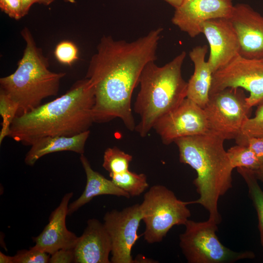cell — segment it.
<instances>
[{"label": "cell", "mask_w": 263, "mask_h": 263, "mask_svg": "<svg viewBox=\"0 0 263 263\" xmlns=\"http://www.w3.org/2000/svg\"><path fill=\"white\" fill-rule=\"evenodd\" d=\"M161 27L132 41L103 36L90 60L85 78L93 90L94 122L120 118L130 131L136 125L131 100L144 67L155 61Z\"/></svg>", "instance_id": "1"}, {"label": "cell", "mask_w": 263, "mask_h": 263, "mask_svg": "<svg viewBox=\"0 0 263 263\" xmlns=\"http://www.w3.org/2000/svg\"><path fill=\"white\" fill-rule=\"evenodd\" d=\"M94 96L87 78L76 81L64 94L17 116L9 135L26 146L47 136H71L89 131L94 122Z\"/></svg>", "instance_id": "2"}, {"label": "cell", "mask_w": 263, "mask_h": 263, "mask_svg": "<svg viewBox=\"0 0 263 263\" xmlns=\"http://www.w3.org/2000/svg\"><path fill=\"white\" fill-rule=\"evenodd\" d=\"M224 141L209 131L174 141L179 150L180 161L197 172L193 183L199 198L189 204H198L204 207L209 213L208 219L217 225L221 222L218 201L232 187L233 169L224 149Z\"/></svg>", "instance_id": "3"}, {"label": "cell", "mask_w": 263, "mask_h": 263, "mask_svg": "<svg viewBox=\"0 0 263 263\" xmlns=\"http://www.w3.org/2000/svg\"><path fill=\"white\" fill-rule=\"evenodd\" d=\"M186 56V53L182 51L163 66L151 61L142 71L133 107L140 117L134 130L140 136H147L159 118L187 98L188 82L182 75Z\"/></svg>", "instance_id": "4"}, {"label": "cell", "mask_w": 263, "mask_h": 263, "mask_svg": "<svg viewBox=\"0 0 263 263\" xmlns=\"http://www.w3.org/2000/svg\"><path fill=\"white\" fill-rule=\"evenodd\" d=\"M25 47L17 68L12 74L0 78V91L18 106L19 116L40 106L42 101L57 94L64 72H54L35 42L30 31L25 27L21 31Z\"/></svg>", "instance_id": "5"}, {"label": "cell", "mask_w": 263, "mask_h": 263, "mask_svg": "<svg viewBox=\"0 0 263 263\" xmlns=\"http://www.w3.org/2000/svg\"><path fill=\"white\" fill-rule=\"evenodd\" d=\"M188 204L178 199L165 186L150 187L140 204L145 224V240L149 244L160 242L173 226L184 225L191 215Z\"/></svg>", "instance_id": "6"}, {"label": "cell", "mask_w": 263, "mask_h": 263, "mask_svg": "<svg viewBox=\"0 0 263 263\" xmlns=\"http://www.w3.org/2000/svg\"><path fill=\"white\" fill-rule=\"evenodd\" d=\"M217 224L207 219L205 222L188 220L185 231L179 236L180 246L189 263H232L253 259L250 251L236 252L223 244L216 235Z\"/></svg>", "instance_id": "7"}, {"label": "cell", "mask_w": 263, "mask_h": 263, "mask_svg": "<svg viewBox=\"0 0 263 263\" xmlns=\"http://www.w3.org/2000/svg\"><path fill=\"white\" fill-rule=\"evenodd\" d=\"M240 88L229 87L209 94L204 109L209 131L223 139H237L251 108Z\"/></svg>", "instance_id": "8"}, {"label": "cell", "mask_w": 263, "mask_h": 263, "mask_svg": "<svg viewBox=\"0 0 263 263\" xmlns=\"http://www.w3.org/2000/svg\"><path fill=\"white\" fill-rule=\"evenodd\" d=\"M229 87L248 91L246 102L251 107L263 103V60L239 55L212 74L209 94Z\"/></svg>", "instance_id": "9"}, {"label": "cell", "mask_w": 263, "mask_h": 263, "mask_svg": "<svg viewBox=\"0 0 263 263\" xmlns=\"http://www.w3.org/2000/svg\"><path fill=\"white\" fill-rule=\"evenodd\" d=\"M142 220L138 204L120 211L114 209L106 213L103 224L111 241V263L135 262L132 256V250L140 237L137 230Z\"/></svg>", "instance_id": "10"}, {"label": "cell", "mask_w": 263, "mask_h": 263, "mask_svg": "<svg viewBox=\"0 0 263 263\" xmlns=\"http://www.w3.org/2000/svg\"><path fill=\"white\" fill-rule=\"evenodd\" d=\"M153 129L165 145L180 138L203 134L209 131L204 109L188 98L159 118Z\"/></svg>", "instance_id": "11"}, {"label": "cell", "mask_w": 263, "mask_h": 263, "mask_svg": "<svg viewBox=\"0 0 263 263\" xmlns=\"http://www.w3.org/2000/svg\"><path fill=\"white\" fill-rule=\"evenodd\" d=\"M234 5L232 0H183L175 8L172 23L191 38L202 33L203 24L216 18L229 19Z\"/></svg>", "instance_id": "12"}, {"label": "cell", "mask_w": 263, "mask_h": 263, "mask_svg": "<svg viewBox=\"0 0 263 263\" xmlns=\"http://www.w3.org/2000/svg\"><path fill=\"white\" fill-rule=\"evenodd\" d=\"M202 33L209 45L207 62L212 73L240 55L238 38L229 19L216 18L205 21Z\"/></svg>", "instance_id": "13"}, {"label": "cell", "mask_w": 263, "mask_h": 263, "mask_svg": "<svg viewBox=\"0 0 263 263\" xmlns=\"http://www.w3.org/2000/svg\"><path fill=\"white\" fill-rule=\"evenodd\" d=\"M238 38L240 55L263 59V16L246 3L234 5L229 18Z\"/></svg>", "instance_id": "14"}, {"label": "cell", "mask_w": 263, "mask_h": 263, "mask_svg": "<svg viewBox=\"0 0 263 263\" xmlns=\"http://www.w3.org/2000/svg\"><path fill=\"white\" fill-rule=\"evenodd\" d=\"M73 192L65 194L58 206L51 213L48 224L37 237H33L35 248L52 255L61 249L74 248L78 237L66 225L69 202Z\"/></svg>", "instance_id": "15"}, {"label": "cell", "mask_w": 263, "mask_h": 263, "mask_svg": "<svg viewBox=\"0 0 263 263\" xmlns=\"http://www.w3.org/2000/svg\"><path fill=\"white\" fill-rule=\"evenodd\" d=\"M112 244L104 225L93 218L87 222L74 248L75 263H110Z\"/></svg>", "instance_id": "16"}, {"label": "cell", "mask_w": 263, "mask_h": 263, "mask_svg": "<svg viewBox=\"0 0 263 263\" xmlns=\"http://www.w3.org/2000/svg\"><path fill=\"white\" fill-rule=\"evenodd\" d=\"M207 49L206 45L197 46L189 53L194 69L188 82L187 98L203 109L209 100L213 74L205 59Z\"/></svg>", "instance_id": "17"}, {"label": "cell", "mask_w": 263, "mask_h": 263, "mask_svg": "<svg viewBox=\"0 0 263 263\" xmlns=\"http://www.w3.org/2000/svg\"><path fill=\"white\" fill-rule=\"evenodd\" d=\"M80 160L86 173V185L80 197L69 205L68 215H72L97 196L111 195L130 198L128 193L117 187L112 180L107 179L94 170L83 154H80Z\"/></svg>", "instance_id": "18"}, {"label": "cell", "mask_w": 263, "mask_h": 263, "mask_svg": "<svg viewBox=\"0 0 263 263\" xmlns=\"http://www.w3.org/2000/svg\"><path fill=\"white\" fill-rule=\"evenodd\" d=\"M90 133L89 130L74 136H47L39 139L31 146L26 154L25 163L33 166L42 156L56 152L71 151L83 154Z\"/></svg>", "instance_id": "19"}, {"label": "cell", "mask_w": 263, "mask_h": 263, "mask_svg": "<svg viewBox=\"0 0 263 263\" xmlns=\"http://www.w3.org/2000/svg\"><path fill=\"white\" fill-rule=\"evenodd\" d=\"M113 182L130 196H139L149 187L146 175L137 174L128 170L118 174H110Z\"/></svg>", "instance_id": "20"}, {"label": "cell", "mask_w": 263, "mask_h": 263, "mask_svg": "<svg viewBox=\"0 0 263 263\" xmlns=\"http://www.w3.org/2000/svg\"><path fill=\"white\" fill-rule=\"evenodd\" d=\"M237 169L247 185L249 196L257 213L261 242L263 248V191L253 171L243 168Z\"/></svg>", "instance_id": "21"}, {"label": "cell", "mask_w": 263, "mask_h": 263, "mask_svg": "<svg viewBox=\"0 0 263 263\" xmlns=\"http://www.w3.org/2000/svg\"><path fill=\"white\" fill-rule=\"evenodd\" d=\"M227 153L233 169L243 168L254 172L261 167L255 154L247 146L237 144L229 149Z\"/></svg>", "instance_id": "22"}, {"label": "cell", "mask_w": 263, "mask_h": 263, "mask_svg": "<svg viewBox=\"0 0 263 263\" xmlns=\"http://www.w3.org/2000/svg\"><path fill=\"white\" fill-rule=\"evenodd\" d=\"M132 159L131 155L116 147L109 148L104 153L102 166L109 175L120 173L129 170Z\"/></svg>", "instance_id": "23"}, {"label": "cell", "mask_w": 263, "mask_h": 263, "mask_svg": "<svg viewBox=\"0 0 263 263\" xmlns=\"http://www.w3.org/2000/svg\"><path fill=\"white\" fill-rule=\"evenodd\" d=\"M252 137H263V102L258 105L255 116L244 122L236 140L237 144L246 146V138Z\"/></svg>", "instance_id": "24"}, {"label": "cell", "mask_w": 263, "mask_h": 263, "mask_svg": "<svg viewBox=\"0 0 263 263\" xmlns=\"http://www.w3.org/2000/svg\"><path fill=\"white\" fill-rule=\"evenodd\" d=\"M17 105L2 91H0V114L2 117L1 130L0 132V144L4 138L9 136L10 127L17 115Z\"/></svg>", "instance_id": "25"}, {"label": "cell", "mask_w": 263, "mask_h": 263, "mask_svg": "<svg viewBox=\"0 0 263 263\" xmlns=\"http://www.w3.org/2000/svg\"><path fill=\"white\" fill-rule=\"evenodd\" d=\"M54 55L60 63L71 66L78 58V49L73 42L63 40L56 46Z\"/></svg>", "instance_id": "26"}, {"label": "cell", "mask_w": 263, "mask_h": 263, "mask_svg": "<svg viewBox=\"0 0 263 263\" xmlns=\"http://www.w3.org/2000/svg\"><path fill=\"white\" fill-rule=\"evenodd\" d=\"M47 253L33 246L29 250H19L14 256V263H47L50 256Z\"/></svg>", "instance_id": "27"}, {"label": "cell", "mask_w": 263, "mask_h": 263, "mask_svg": "<svg viewBox=\"0 0 263 263\" xmlns=\"http://www.w3.org/2000/svg\"><path fill=\"white\" fill-rule=\"evenodd\" d=\"M0 8L14 19L19 20L24 17L21 0H0Z\"/></svg>", "instance_id": "28"}, {"label": "cell", "mask_w": 263, "mask_h": 263, "mask_svg": "<svg viewBox=\"0 0 263 263\" xmlns=\"http://www.w3.org/2000/svg\"><path fill=\"white\" fill-rule=\"evenodd\" d=\"M50 263H75L74 248L61 249L51 255Z\"/></svg>", "instance_id": "29"}, {"label": "cell", "mask_w": 263, "mask_h": 263, "mask_svg": "<svg viewBox=\"0 0 263 263\" xmlns=\"http://www.w3.org/2000/svg\"><path fill=\"white\" fill-rule=\"evenodd\" d=\"M246 145L254 152L261 166L263 165V137H248Z\"/></svg>", "instance_id": "30"}, {"label": "cell", "mask_w": 263, "mask_h": 263, "mask_svg": "<svg viewBox=\"0 0 263 263\" xmlns=\"http://www.w3.org/2000/svg\"><path fill=\"white\" fill-rule=\"evenodd\" d=\"M55 0H21L22 4V11L24 16L26 15L33 4L38 3L48 6L54 2Z\"/></svg>", "instance_id": "31"}, {"label": "cell", "mask_w": 263, "mask_h": 263, "mask_svg": "<svg viewBox=\"0 0 263 263\" xmlns=\"http://www.w3.org/2000/svg\"><path fill=\"white\" fill-rule=\"evenodd\" d=\"M0 263H14V256H9L0 252Z\"/></svg>", "instance_id": "32"}, {"label": "cell", "mask_w": 263, "mask_h": 263, "mask_svg": "<svg viewBox=\"0 0 263 263\" xmlns=\"http://www.w3.org/2000/svg\"><path fill=\"white\" fill-rule=\"evenodd\" d=\"M254 174L257 179L263 182V165L260 167V168L254 172Z\"/></svg>", "instance_id": "33"}, {"label": "cell", "mask_w": 263, "mask_h": 263, "mask_svg": "<svg viewBox=\"0 0 263 263\" xmlns=\"http://www.w3.org/2000/svg\"><path fill=\"white\" fill-rule=\"evenodd\" d=\"M174 8L180 5L183 0H163Z\"/></svg>", "instance_id": "34"}, {"label": "cell", "mask_w": 263, "mask_h": 263, "mask_svg": "<svg viewBox=\"0 0 263 263\" xmlns=\"http://www.w3.org/2000/svg\"><path fill=\"white\" fill-rule=\"evenodd\" d=\"M64 2L70 3H74L75 2V0H62Z\"/></svg>", "instance_id": "35"}, {"label": "cell", "mask_w": 263, "mask_h": 263, "mask_svg": "<svg viewBox=\"0 0 263 263\" xmlns=\"http://www.w3.org/2000/svg\"><path fill=\"white\" fill-rule=\"evenodd\" d=\"M263 60V59H262Z\"/></svg>", "instance_id": "36"}]
</instances>
